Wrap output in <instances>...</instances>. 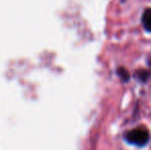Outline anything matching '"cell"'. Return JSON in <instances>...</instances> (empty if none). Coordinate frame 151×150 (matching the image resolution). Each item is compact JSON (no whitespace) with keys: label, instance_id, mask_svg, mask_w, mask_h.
<instances>
[{"label":"cell","instance_id":"cell-1","mask_svg":"<svg viewBox=\"0 0 151 150\" xmlns=\"http://www.w3.org/2000/svg\"><path fill=\"white\" fill-rule=\"evenodd\" d=\"M150 139L149 133L143 128H135L125 134V140L129 143L138 146H144Z\"/></svg>","mask_w":151,"mask_h":150},{"label":"cell","instance_id":"cell-2","mask_svg":"<svg viewBox=\"0 0 151 150\" xmlns=\"http://www.w3.org/2000/svg\"><path fill=\"white\" fill-rule=\"evenodd\" d=\"M142 24L146 31L151 32V8H147L144 10L142 14Z\"/></svg>","mask_w":151,"mask_h":150},{"label":"cell","instance_id":"cell-3","mask_svg":"<svg viewBox=\"0 0 151 150\" xmlns=\"http://www.w3.org/2000/svg\"><path fill=\"white\" fill-rule=\"evenodd\" d=\"M136 77L139 78L141 81H147L150 77V72L149 71H145V70H139L136 72Z\"/></svg>","mask_w":151,"mask_h":150},{"label":"cell","instance_id":"cell-4","mask_svg":"<svg viewBox=\"0 0 151 150\" xmlns=\"http://www.w3.org/2000/svg\"><path fill=\"white\" fill-rule=\"evenodd\" d=\"M117 74L120 76V78L123 80V81H127V80L129 79V72H127L124 68H122V67H120V68L117 69Z\"/></svg>","mask_w":151,"mask_h":150}]
</instances>
